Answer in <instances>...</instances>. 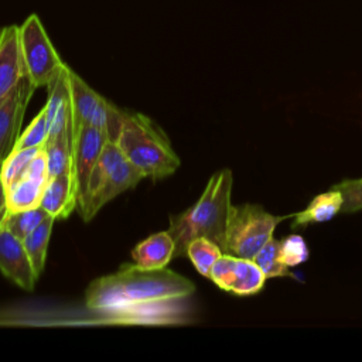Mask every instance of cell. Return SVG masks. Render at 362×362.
I'll return each mask as SVG.
<instances>
[{
	"label": "cell",
	"mask_w": 362,
	"mask_h": 362,
	"mask_svg": "<svg viewBox=\"0 0 362 362\" xmlns=\"http://www.w3.org/2000/svg\"><path fill=\"white\" fill-rule=\"evenodd\" d=\"M291 215H273L257 204L230 205L223 253L253 259L263 245L273 238L276 226Z\"/></svg>",
	"instance_id": "obj_4"
},
{
	"label": "cell",
	"mask_w": 362,
	"mask_h": 362,
	"mask_svg": "<svg viewBox=\"0 0 362 362\" xmlns=\"http://www.w3.org/2000/svg\"><path fill=\"white\" fill-rule=\"evenodd\" d=\"M54 218L48 216L44 219L33 232H30L24 239V247L28 253V257L31 260L33 269L40 279V276L44 272L45 262H47V252H48V243L52 235L54 228Z\"/></svg>",
	"instance_id": "obj_19"
},
{
	"label": "cell",
	"mask_w": 362,
	"mask_h": 362,
	"mask_svg": "<svg viewBox=\"0 0 362 362\" xmlns=\"http://www.w3.org/2000/svg\"><path fill=\"white\" fill-rule=\"evenodd\" d=\"M0 272L25 291H33L38 280L23 240L4 225L0 228Z\"/></svg>",
	"instance_id": "obj_10"
},
{
	"label": "cell",
	"mask_w": 362,
	"mask_h": 362,
	"mask_svg": "<svg viewBox=\"0 0 362 362\" xmlns=\"http://www.w3.org/2000/svg\"><path fill=\"white\" fill-rule=\"evenodd\" d=\"M116 144L144 178H165L174 174L181 164L167 134L143 113H124Z\"/></svg>",
	"instance_id": "obj_3"
},
{
	"label": "cell",
	"mask_w": 362,
	"mask_h": 362,
	"mask_svg": "<svg viewBox=\"0 0 362 362\" xmlns=\"http://www.w3.org/2000/svg\"><path fill=\"white\" fill-rule=\"evenodd\" d=\"M342 194V208L341 214H354L362 209V178L344 180L332 185Z\"/></svg>",
	"instance_id": "obj_27"
},
{
	"label": "cell",
	"mask_w": 362,
	"mask_h": 362,
	"mask_svg": "<svg viewBox=\"0 0 362 362\" xmlns=\"http://www.w3.org/2000/svg\"><path fill=\"white\" fill-rule=\"evenodd\" d=\"M6 214H7V209H6V205H4L3 208H0V228H1V226H3V223H4Z\"/></svg>",
	"instance_id": "obj_29"
},
{
	"label": "cell",
	"mask_w": 362,
	"mask_h": 362,
	"mask_svg": "<svg viewBox=\"0 0 362 362\" xmlns=\"http://www.w3.org/2000/svg\"><path fill=\"white\" fill-rule=\"evenodd\" d=\"M27 75L20 47V27L0 28V103Z\"/></svg>",
	"instance_id": "obj_12"
},
{
	"label": "cell",
	"mask_w": 362,
	"mask_h": 362,
	"mask_svg": "<svg viewBox=\"0 0 362 362\" xmlns=\"http://www.w3.org/2000/svg\"><path fill=\"white\" fill-rule=\"evenodd\" d=\"M47 182L23 175L18 181L4 189V205L7 212H17L40 206Z\"/></svg>",
	"instance_id": "obj_17"
},
{
	"label": "cell",
	"mask_w": 362,
	"mask_h": 362,
	"mask_svg": "<svg viewBox=\"0 0 362 362\" xmlns=\"http://www.w3.org/2000/svg\"><path fill=\"white\" fill-rule=\"evenodd\" d=\"M194 283L168 269L126 264L95 279L85 290L93 324L185 325L197 320Z\"/></svg>",
	"instance_id": "obj_1"
},
{
	"label": "cell",
	"mask_w": 362,
	"mask_h": 362,
	"mask_svg": "<svg viewBox=\"0 0 362 362\" xmlns=\"http://www.w3.org/2000/svg\"><path fill=\"white\" fill-rule=\"evenodd\" d=\"M20 47L27 75L35 88L47 86L64 65L37 14L20 25Z\"/></svg>",
	"instance_id": "obj_5"
},
{
	"label": "cell",
	"mask_w": 362,
	"mask_h": 362,
	"mask_svg": "<svg viewBox=\"0 0 362 362\" xmlns=\"http://www.w3.org/2000/svg\"><path fill=\"white\" fill-rule=\"evenodd\" d=\"M222 249L208 238H195L187 246V256L192 262L197 272L209 277L211 269L215 262L222 256Z\"/></svg>",
	"instance_id": "obj_21"
},
{
	"label": "cell",
	"mask_w": 362,
	"mask_h": 362,
	"mask_svg": "<svg viewBox=\"0 0 362 362\" xmlns=\"http://www.w3.org/2000/svg\"><path fill=\"white\" fill-rule=\"evenodd\" d=\"M344 199L342 194L331 188L327 192H321L315 195L308 206L304 211H300L294 214V221L291 223V228H303L313 222H327L331 221L335 215L341 214Z\"/></svg>",
	"instance_id": "obj_16"
},
{
	"label": "cell",
	"mask_w": 362,
	"mask_h": 362,
	"mask_svg": "<svg viewBox=\"0 0 362 362\" xmlns=\"http://www.w3.org/2000/svg\"><path fill=\"white\" fill-rule=\"evenodd\" d=\"M48 139V124H47V113L42 107L38 115L30 122L27 129L20 133L14 148H34L42 147Z\"/></svg>",
	"instance_id": "obj_25"
},
{
	"label": "cell",
	"mask_w": 362,
	"mask_h": 362,
	"mask_svg": "<svg viewBox=\"0 0 362 362\" xmlns=\"http://www.w3.org/2000/svg\"><path fill=\"white\" fill-rule=\"evenodd\" d=\"M175 243L168 230L157 232L141 240L132 250L133 263L141 269H164L174 257Z\"/></svg>",
	"instance_id": "obj_14"
},
{
	"label": "cell",
	"mask_w": 362,
	"mask_h": 362,
	"mask_svg": "<svg viewBox=\"0 0 362 362\" xmlns=\"http://www.w3.org/2000/svg\"><path fill=\"white\" fill-rule=\"evenodd\" d=\"M308 259V247L300 235H288L280 240V260L288 266H297Z\"/></svg>",
	"instance_id": "obj_26"
},
{
	"label": "cell",
	"mask_w": 362,
	"mask_h": 362,
	"mask_svg": "<svg viewBox=\"0 0 362 362\" xmlns=\"http://www.w3.org/2000/svg\"><path fill=\"white\" fill-rule=\"evenodd\" d=\"M124 158L123 153L120 151V148L117 147L116 143L112 141H106L103 146V150L90 173L89 177V182H88V189H86V195L83 198V202L81 204V206L78 208V212L85 206V204L89 201V198L100 188V185L105 182L106 177L109 175V173Z\"/></svg>",
	"instance_id": "obj_20"
},
{
	"label": "cell",
	"mask_w": 362,
	"mask_h": 362,
	"mask_svg": "<svg viewBox=\"0 0 362 362\" xmlns=\"http://www.w3.org/2000/svg\"><path fill=\"white\" fill-rule=\"evenodd\" d=\"M40 148L41 147L13 148L7 154V157L1 161V171H0L4 189L8 188L16 181H18L24 175L27 167L30 165L31 160L37 156Z\"/></svg>",
	"instance_id": "obj_22"
},
{
	"label": "cell",
	"mask_w": 362,
	"mask_h": 362,
	"mask_svg": "<svg viewBox=\"0 0 362 362\" xmlns=\"http://www.w3.org/2000/svg\"><path fill=\"white\" fill-rule=\"evenodd\" d=\"M71 96L74 115V137L85 124H89L106 100L93 90L78 74L71 69Z\"/></svg>",
	"instance_id": "obj_15"
},
{
	"label": "cell",
	"mask_w": 362,
	"mask_h": 362,
	"mask_svg": "<svg viewBox=\"0 0 362 362\" xmlns=\"http://www.w3.org/2000/svg\"><path fill=\"white\" fill-rule=\"evenodd\" d=\"M47 88L48 98L44 109L47 113L48 137H55L62 133H69L74 136L71 68L64 64Z\"/></svg>",
	"instance_id": "obj_8"
},
{
	"label": "cell",
	"mask_w": 362,
	"mask_h": 362,
	"mask_svg": "<svg viewBox=\"0 0 362 362\" xmlns=\"http://www.w3.org/2000/svg\"><path fill=\"white\" fill-rule=\"evenodd\" d=\"M208 279L219 288L235 296L257 294L266 283L264 273L253 259L238 257L229 253H222L212 266Z\"/></svg>",
	"instance_id": "obj_6"
},
{
	"label": "cell",
	"mask_w": 362,
	"mask_h": 362,
	"mask_svg": "<svg viewBox=\"0 0 362 362\" xmlns=\"http://www.w3.org/2000/svg\"><path fill=\"white\" fill-rule=\"evenodd\" d=\"M72 147H74V136L69 133H62L55 137L47 139L44 144V150H45L49 178L59 174L71 173Z\"/></svg>",
	"instance_id": "obj_18"
},
{
	"label": "cell",
	"mask_w": 362,
	"mask_h": 362,
	"mask_svg": "<svg viewBox=\"0 0 362 362\" xmlns=\"http://www.w3.org/2000/svg\"><path fill=\"white\" fill-rule=\"evenodd\" d=\"M37 88L25 75L18 86L0 103V163L14 148L33 92Z\"/></svg>",
	"instance_id": "obj_9"
},
{
	"label": "cell",
	"mask_w": 362,
	"mask_h": 362,
	"mask_svg": "<svg viewBox=\"0 0 362 362\" xmlns=\"http://www.w3.org/2000/svg\"><path fill=\"white\" fill-rule=\"evenodd\" d=\"M105 143H106V139L102 134V132H99L92 126L85 124L75 133L71 173L74 175L75 188H76V198H78L76 209L83 202L90 173L103 150Z\"/></svg>",
	"instance_id": "obj_7"
},
{
	"label": "cell",
	"mask_w": 362,
	"mask_h": 362,
	"mask_svg": "<svg viewBox=\"0 0 362 362\" xmlns=\"http://www.w3.org/2000/svg\"><path fill=\"white\" fill-rule=\"evenodd\" d=\"M233 175L222 168L211 175L197 202L178 215L170 216L168 232L175 243L174 257L187 256V246L195 238L214 240L223 252L226 222L230 209Z\"/></svg>",
	"instance_id": "obj_2"
},
{
	"label": "cell",
	"mask_w": 362,
	"mask_h": 362,
	"mask_svg": "<svg viewBox=\"0 0 362 362\" xmlns=\"http://www.w3.org/2000/svg\"><path fill=\"white\" fill-rule=\"evenodd\" d=\"M253 260L262 269L266 279L281 276L294 277V274L290 272V267L280 260V240L274 238L269 239L263 245V247L256 253Z\"/></svg>",
	"instance_id": "obj_24"
},
{
	"label": "cell",
	"mask_w": 362,
	"mask_h": 362,
	"mask_svg": "<svg viewBox=\"0 0 362 362\" xmlns=\"http://www.w3.org/2000/svg\"><path fill=\"white\" fill-rule=\"evenodd\" d=\"M48 216L49 215L47 214V211L40 205V206H35L31 209L7 212L3 225L13 235H16L17 238H20L23 240L30 232H33Z\"/></svg>",
	"instance_id": "obj_23"
},
{
	"label": "cell",
	"mask_w": 362,
	"mask_h": 362,
	"mask_svg": "<svg viewBox=\"0 0 362 362\" xmlns=\"http://www.w3.org/2000/svg\"><path fill=\"white\" fill-rule=\"evenodd\" d=\"M40 205L54 219L68 218L78 206L72 173L51 177L44 187Z\"/></svg>",
	"instance_id": "obj_13"
},
{
	"label": "cell",
	"mask_w": 362,
	"mask_h": 362,
	"mask_svg": "<svg viewBox=\"0 0 362 362\" xmlns=\"http://www.w3.org/2000/svg\"><path fill=\"white\" fill-rule=\"evenodd\" d=\"M143 178V173L124 157L109 173L100 188L89 198L85 206L79 211V215L83 221H90L107 202H110L122 192L136 187Z\"/></svg>",
	"instance_id": "obj_11"
},
{
	"label": "cell",
	"mask_w": 362,
	"mask_h": 362,
	"mask_svg": "<svg viewBox=\"0 0 362 362\" xmlns=\"http://www.w3.org/2000/svg\"><path fill=\"white\" fill-rule=\"evenodd\" d=\"M0 171H1V163H0ZM4 206V185L1 181V174H0V208Z\"/></svg>",
	"instance_id": "obj_28"
}]
</instances>
